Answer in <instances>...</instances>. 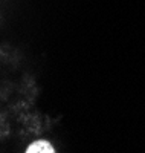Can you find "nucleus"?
<instances>
[{
    "label": "nucleus",
    "mask_w": 145,
    "mask_h": 153,
    "mask_svg": "<svg viewBox=\"0 0 145 153\" xmlns=\"http://www.w3.org/2000/svg\"><path fill=\"white\" fill-rule=\"evenodd\" d=\"M24 152L26 153H54L55 149L49 141H46V139H38V141L28 146V149Z\"/></svg>",
    "instance_id": "1"
}]
</instances>
